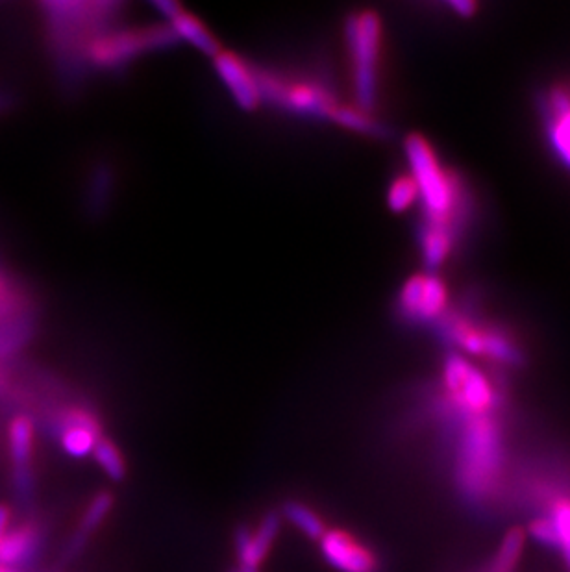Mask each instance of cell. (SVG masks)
I'll use <instances>...</instances> for the list:
<instances>
[{
    "instance_id": "obj_1",
    "label": "cell",
    "mask_w": 570,
    "mask_h": 572,
    "mask_svg": "<svg viewBox=\"0 0 570 572\" xmlns=\"http://www.w3.org/2000/svg\"><path fill=\"white\" fill-rule=\"evenodd\" d=\"M408 158L409 176L417 187L424 208V221L447 224L456 232V221L461 217V197L458 180L450 178L435 156L430 143L411 134L404 143Z\"/></svg>"
},
{
    "instance_id": "obj_2",
    "label": "cell",
    "mask_w": 570,
    "mask_h": 572,
    "mask_svg": "<svg viewBox=\"0 0 570 572\" xmlns=\"http://www.w3.org/2000/svg\"><path fill=\"white\" fill-rule=\"evenodd\" d=\"M356 108L372 113L378 100L382 21L374 12L350 15L345 26Z\"/></svg>"
},
{
    "instance_id": "obj_3",
    "label": "cell",
    "mask_w": 570,
    "mask_h": 572,
    "mask_svg": "<svg viewBox=\"0 0 570 572\" xmlns=\"http://www.w3.org/2000/svg\"><path fill=\"white\" fill-rule=\"evenodd\" d=\"M176 38L169 26H152L136 30H104L87 43L84 56L99 69H119L152 50L174 45Z\"/></svg>"
},
{
    "instance_id": "obj_4",
    "label": "cell",
    "mask_w": 570,
    "mask_h": 572,
    "mask_svg": "<svg viewBox=\"0 0 570 572\" xmlns=\"http://www.w3.org/2000/svg\"><path fill=\"white\" fill-rule=\"evenodd\" d=\"M261 100H269L287 112L330 121L339 102L330 89L310 80L282 78L273 73H256Z\"/></svg>"
},
{
    "instance_id": "obj_5",
    "label": "cell",
    "mask_w": 570,
    "mask_h": 572,
    "mask_svg": "<svg viewBox=\"0 0 570 572\" xmlns=\"http://www.w3.org/2000/svg\"><path fill=\"white\" fill-rule=\"evenodd\" d=\"M439 330L452 345H458L472 356H485L504 365H521L522 352L517 343L500 330L480 328L456 313H445L437 319Z\"/></svg>"
},
{
    "instance_id": "obj_6",
    "label": "cell",
    "mask_w": 570,
    "mask_h": 572,
    "mask_svg": "<svg viewBox=\"0 0 570 572\" xmlns=\"http://www.w3.org/2000/svg\"><path fill=\"white\" fill-rule=\"evenodd\" d=\"M445 386L452 393L459 408L476 417H482L495 404V391L485 374L474 369L461 356H448L445 361Z\"/></svg>"
},
{
    "instance_id": "obj_7",
    "label": "cell",
    "mask_w": 570,
    "mask_h": 572,
    "mask_svg": "<svg viewBox=\"0 0 570 572\" xmlns=\"http://www.w3.org/2000/svg\"><path fill=\"white\" fill-rule=\"evenodd\" d=\"M448 291L434 273L415 274L400 289L398 308L409 321L428 323L447 313Z\"/></svg>"
},
{
    "instance_id": "obj_8",
    "label": "cell",
    "mask_w": 570,
    "mask_h": 572,
    "mask_svg": "<svg viewBox=\"0 0 570 572\" xmlns=\"http://www.w3.org/2000/svg\"><path fill=\"white\" fill-rule=\"evenodd\" d=\"M54 436L60 439L65 454L82 460L93 454V448L102 437L99 419L84 408H69L62 411L52 424Z\"/></svg>"
},
{
    "instance_id": "obj_9",
    "label": "cell",
    "mask_w": 570,
    "mask_h": 572,
    "mask_svg": "<svg viewBox=\"0 0 570 572\" xmlns=\"http://www.w3.org/2000/svg\"><path fill=\"white\" fill-rule=\"evenodd\" d=\"M213 60L215 73L221 78L230 97L245 112L258 110L261 104L260 84L256 71L234 52L221 50Z\"/></svg>"
},
{
    "instance_id": "obj_10",
    "label": "cell",
    "mask_w": 570,
    "mask_h": 572,
    "mask_svg": "<svg viewBox=\"0 0 570 572\" xmlns=\"http://www.w3.org/2000/svg\"><path fill=\"white\" fill-rule=\"evenodd\" d=\"M496 460H498V434L495 426L485 419V415L476 417V421L471 424L465 436L463 473L467 474V480H471L472 473H476L472 482L476 478L484 482L489 478V473L495 469Z\"/></svg>"
},
{
    "instance_id": "obj_11",
    "label": "cell",
    "mask_w": 570,
    "mask_h": 572,
    "mask_svg": "<svg viewBox=\"0 0 570 572\" xmlns=\"http://www.w3.org/2000/svg\"><path fill=\"white\" fill-rule=\"evenodd\" d=\"M321 552L339 572H378L376 556L345 530H326L321 537Z\"/></svg>"
},
{
    "instance_id": "obj_12",
    "label": "cell",
    "mask_w": 570,
    "mask_h": 572,
    "mask_svg": "<svg viewBox=\"0 0 570 572\" xmlns=\"http://www.w3.org/2000/svg\"><path fill=\"white\" fill-rule=\"evenodd\" d=\"M282 528V515L278 511H269L256 530L247 524H241L234 535L239 567L260 569L261 563L269 556L276 537Z\"/></svg>"
},
{
    "instance_id": "obj_13",
    "label": "cell",
    "mask_w": 570,
    "mask_h": 572,
    "mask_svg": "<svg viewBox=\"0 0 570 572\" xmlns=\"http://www.w3.org/2000/svg\"><path fill=\"white\" fill-rule=\"evenodd\" d=\"M154 8L169 23L167 26L171 28L176 41L178 39L186 41L191 47H195L210 58H215L221 52L219 41L213 38V34L206 28V25L193 13L186 12L180 4L171 2V0H163V2H156Z\"/></svg>"
},
{
    "instance_id": "obj_14",
    "label": "cell",
    "mask_w": 570,
    "mask_h": 572,
    "mask_svg": "<svg viewBox=\"0 0 570 572\" xmlns=\"http://www.w3.org/2000/svg\"><path fill=\"white\" fill-rule=\"evenodd\" d=\"M45 534L41 524L36 521H25L17 526H10L0 543V567L2 569H23L38 560L43 548Z\"/></svg>"
},
{
    "instance_id": "obj_15",
    "label": "cell",
    "mask_w": 570,
    "mask_h": 572,
    "mask_svg": "<svg viewBox=\"0 0 570 572\" xmlns=\"http://www.w3.org/2000/svg\"><path fill=\"white\" fill-rule=\"evenodd\" d=\"M548 137L559 160L570 169V95L563 89H552L548 100Z\"/></svg>"
},
{
    "instance_id": "obj_16",
    "label": "cell",
    "mask_w": 570,
    "mask_h": 572,
    "mask_svg": "<svg viewBox=\"0 0 570 572\" xmlns=\"http://www.w3.org/2000/svg\"><path fill=\"white\" fill-rule=\"evenodd\" d=\"M454 230L447 224L424 221L419 228V245L426 269L432 273L447 262L454 243Z\"/></svg>"
},
{
    "instance_id": "obj_17",
    "label": "cell",
    "mask_w": 570,
    "mask_h": 572,
    "mask_svg": "<svg viewBox=\"0 0 570 572\" xmlns=\"http://www.w3.org/2000/svg\"><path fill=\"white\" fill-rule=\"evenodd\" d=\"M113 502L115 500H113L112 493H108V491H102V493L93 497L91 504L87 506L84 517H82V523H80L78 532L71 537V541L67 545V550H65V558L67 560H73L86 548L89 535L93 534L100 524L106 521V517L110 515Z\"/></svg>"
},
{
    "instance_id": "obj_18",
    "label": "cell",
    "mask_w": 570,
    "mask_h": 572,
    "mask_svg": "<svg viewBox=\"0 0 570 572\" xmlns=\"http://www.w3.org/2000/svg\"><path fill=\"white\" fill-rule=\"evenodd\" d=\"M8 450L13 469L32 467L34 454V423L26 415H15L8 426Z\"/></svg>"
},
{
    "instance_id": "obj_19",
    "label": "cell",
    "mask_w": 570,
    "mask_h": 572,
    "mask_svg": "<svg viewBox=\"0 0 570 572\" xmlns=\"http://www.w3.org/2000/svg\"><path fill=\"white\" fill-rule=\"evenodd\" d=\"M330 121L337 126H341V128H347L350 132L363 134V136H389V130H387L382 123H378V121L372 117L371 113L363 112V110L356 108V106L352 108V106L339 104Z\"/></svg>"
},
{
    "instance_id": "obj_20",
    "label": "cell",
    "mask_w": 570,
    "mask_h": 572,
    "mask_svg": "<svg viewBox=\"0 0 570 572\" xmlns=\"http://www.w3.org/2000/svg\"><path fill=\"white\" fill-rule=\"evenodd\" d=\"M280 515H282V519L293 524L295 528H298L302 534L310 537V539L321 541V537L328 530L323 517L317 511L311 510L310 506H306L304 502H298V500L284 502Z\"/></svg>"
},
{
    "instance_id": "obj_21",
    "label": "cell",
    "mask_w": 570,
    "mask_h": 572,
    "mask_svg": "<svg viewBox=\"0 0 570 572\" xmlns=\"http://www.w3.org/2000/svg\"><path fill=\"white\" fill-rule=\"evenodd\" d=\"M93 458L112 482H123L124 476H126V463H124L121 450L117 448L112 439L100 437L97 445L93 448Z\"/></svg>"
},
{
    "instance_id": "obj_22",
    "label": "cell",
    "mask_w": 570,
    "mask_h": 572,
    "mask_svg": "<svg viewBox=\"0 0 570 572\" xmlns=\"http://www.w3.org/2000/svg\"><path fill=\"white\" fill-rule=\"evenodd\" d=\"M522 547H524V532L519 528L509 530L504 537L502 545L496 552L495 563L491 572H513L517 567V561L521 558Z\"/></svg>"
},
{
    "instance_id": "obj_23",
    "label": "cell",
    "mask_w": 570,
    "mask_h": 572,
    "mask_svg": "<svg viewBox=\"0 0 570 572\" xmlns=\"http://www.w3.org/2000/svg\"><path fill=\"white\" fill-rule=\"evenodd\" d=\"M417 200H419V193L409 175L398 176L397 180H393L387 189V206L391 212H408Z\"/></svg>"
},
{
    "instance_id": "obj_24",
    "label": "cell",
    "mask_w": 570,
    "mask_h": 572,
    "mask_svg": "<svg viewBox=\"0 0 570 572\" xmlns=\"http://www.w3.org/2000/svg\"><path fill=\"white\" fill-rule=\"evenodd\" d=\"M552 526L558 537V548L563 550L570 571V500H559L552 510Z\"/></svg>"
},
{
    "instance_id": "obj_25",
    "label": "cell",
    "mask_w": 570,
    "mask_h": 572,
    "mask_svg": "<svg viewBox=\"0 0 570 572\" xmlns=\"http://www.w3.org/2000/svg\"><path fill=\"white\" fill-rule=\"evenodd\" d=\"M12 487L19 504H30L34 495L32 467H17L12 471Z\"/></svg>"
},
{
    "instance_id": "obj_26",
    "label": "cell",
    "mask_w": 570,
    "mask_h": 572,
    "mask_svg": "<svg viewBox=\"0 0 570 572\" xmlns=\"http://www.w3.org/2000/svg\"><path fill=\"white\" fill-rule=\"evenodd\" d=\"M530 534L533 539H537L541 545L550 548H558V537H556V530L550 521L546 519H537L535 523L530 526Z\"/></svg>"
},
{
    "instance_id": "obj_27",
    "label": "cell",
    "mask_w": 570,
    "mask_h": 572,
    "mask_svg": "<svg viewBox=\"0 0 570 572\" xmlns=\"http://www.w3.org/2000/svg\"><path fill=\"white\" fill-rule=\"evenodd\" d=\"M448 8L454 10L459 17H472L474 12L478 10V4L472 0H450Z\"/></svg>"
},
{
    "instance_id": "obj_28",
    "label": "cell",
    "mask_w": 570,
    "mask_h": 572,
    "mask_svg": "<svg viewBox=\"0 0 570 572\" xmlns=\"http://www.w3.org/2000/svg\"><path fill=\"white\" fill-rule=\"evenodd\" d=\"M10 523H12V510L6 504H0V543H2L6 532L10 530V526H12Z\"/></svg>"
},
{
    "instance_id": "obj_29",
    "label": "cell",
    "mask_w": 570,
    "mask_h": 572,
    "mask_svg": "<svg viewBox=\"0 0 570 572\" xmlns=\"http://www.w3.org/2000/svg\"><path fill=\"white\" fill-rule=\"evenodd\" d=\"M237 572H260V569H254V567H237Z\"/></svg>"
},
{
    "instance_id": "obj_30",
    "label": "cell",
    "mask_w": 570,
    "mask_h": 572,
    "mask_svg": "<svg viewBox=\"0 0 570 572\" xmlns=\"http://www.w3.org/2000/svg\"><path fill=\"white\" fill-rule=\"evenodd\" d=\"M0 572H15V571H10V569H2V567H0Z\"/></svg>"
},
{
    "instance_id": "obj_31",
    "label": "cell",
    "mask_w": 570,
    "mask_h": 572,
    "mask_svg": "<svg viewBox=\"0 0 570 572\" xmlns=\"http://www.w3.org/2000/svg\"><path fill=\"white\" fill-rule=\"evenodd\" d=\"M230 572H237V569H232V571H230Z\"/></svg>"
}]
</instances>
